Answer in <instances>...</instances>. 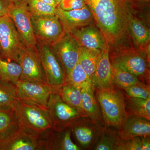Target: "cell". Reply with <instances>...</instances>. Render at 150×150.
Returning a JSON list of instances; mask_svg holds the SVG:
<instances>
[{
	"instance_id": "6da1fadb",
	"label": "cell",
	"mask_w": 150,
	"mask_h": 150,
	"mask_svg": "<svg viewBox=\"0 0 150 150\" xmlns=\"http://www.w3.org/2000/svg\"><path fill=\"white\" fill-rule=\"evenodd\" d=\"M84 1L107 41L109 51L134 47L129 28L131 12L126 0Z\"/></svg>"
},
{
	"instance_id": "7a4b0ae2",
	"label": "cell",
	"mask_w": 150,
	"mask_h": 150,
	"mask_svg": "<svg viewBox=\"0 0 150 150\" xmlns=\"http://www.w3.org/2000/svg\"><path fill=\"white\" fill-rule=\"evenodd\" d=\"M95 96L106 127L118 130L128 117L126 110L125 94L116 86L94 90Z\"/></svg>"
},
{
	"instance_id": "3957f363",
	"label": "cell",
	"mask_w": 150,
	"mask_h": 150,
	"mask_svg": "<svg viewBox=\"0 0 150 150\" xmlns=\"http://www.w3.org/2000/svg\"><path fill=\"white\" fill-rule=\"evenodd\" d=\"M13 108L20 127L40 135L52 128L47 108L30 100L18 98Z\"/></svg>"
},
{
	"instance_id": "277c9868",
	"label": "cell",
	"mask_w": 150,
	"mask_h": 150,
	"mask_svg": "<svg viewBox=\"0 0 150 150\" xmlns=\"http://www.w3.org/2000/svg\"><path fill=\"white\" fill-rule=\"evenodd\" d=\"M111 64L129 72L143 82H150V62L135 47L120 48L109 52Z\"/></svg>"
},
{
	"instance_id": "5b68a950",
	"label": "cell",
	"mask_w": 150,
	"mask_h": 150,
	"mask_svg": "<svg viewBox=\"0 0 150 150\" xmlns=\"http://www.w3.org/2000/svg\"><path fill=\"white\" fill-rule=\"evenodd\" d=\"M1 57L18 64L26 48L13 22L7 14L0 17Z\"/></svg>"
},
{
	"instance_id": "8992f818",
	"label": "cell",
	"mask_w": 150,
	"mask_h": 150,
	"mask_svg": "<svg viewBox=\"0 0 150 150\" xmlns=\"http://www.w3.org/2000/svg\"><path fill=\"white\" fill-rule=\"evenodd\" d=\"M47 108L51 118L52 128L57 131L69 128L79 118L85 116L79 110L64 102L58 91L54 92L50 95Z\"/></svg>"
},
{
	"instance_id": "52a82bcc",
	"label": "cell",
	"mask_w": 150,
	"mask_h": 150,
	"mask_svg": "<svg viewBox=\"0 0 150 150\" xmlns=\"http://www.w3.org/2000/svg\"><path fill=\"white\" fill-rule=\"evenodd\" d=\"M7 15L13 22L25 46L37 50L38 43L27 2H20L10 5L7 7Z\"/></svg>"
},
{
	"instance_id": "ba28073f",
	"label": "cell",
	"mask_w": 150,
	"mask_h": 150,
	"mask_svg": "<svg viewBox=\"0 0 150 150\" xmlns=\"http://www.w3.org/2000/svg\"><path fill=\"white\" fill-rule=\"evenodd\" d=\"M31 22L38 43L52 46L65 35L62 22L56 15L31 16Z\"/></svg>"
},
{
	"instance_id": "9c48e42d",
	"label": "cell",
	"mask_w": 150,
	"mask_h": 150,
	"mask_svg": "<svg viewBox=\"0 0 150 150\" xmlns=\"http://www.w3.org/2000/svg\"><path fill=\"white\" fill-rule=\"evenodd\" d=\"M105 127L85 115L75 121L69 128L76 140L82 147L92 149Z\"/></svg>"
},
{
	"instance_id": "30bf717a",
	"label": "cell",
	"mask_w": 150,
	"mask_h": 150,
	"mask_svg": "<svg viewBox=\"0 0 150 150\" xmlns=\"http://www.w3.org/2000/svg\"><path fill=\"white\" fill-rule=\"evenodd\" d=\"M37 50L48 83L54 87L59 88L65 83L66 80L61 62L51 46L38 43Z\"/></svg>"
},
{
	"instance_id": "8fae6325",
	"label": "cell",
	"mask_w": 150,
	"mask_h": 150,
	"mask_svg": "<svg viewBox=\"0 0 150 150\" xmlns=\"http://www.w3.org/2000/svg\"><path fill=\"white\" fill-rule=\"evenodd\" d=\"M18 64L21 69L20 79L50 85L37 50L26 47L20 57Z\"/></svg>"
},
{
	"instance_id": "7c38bea8",
	"label": "cell",
	"mask_w": 150,
	"mask_h": 150,
	"mask_svg": "<svg viewBox=\"0 0 150 150\" xmlns=\"http://www.w3.org/2000/svg\"><path fill=\"white\" fill-rule=\"evenodd\" d=\"M51 47L62 64L66 78L77 64L80 46L72 35L66 33Z\"/></svg>"
},
{
	"instance_id": "4fadbf2b",
	"label": "cell",
	"mask_w": 150,
	"mask_h": 150,
	"mask_svg": "<svg viewBox=\"0 0 150 150\" xmlns=\"http://www.w3.org/2000/svg\"><path fill=\"white\" fill-rule=\"evenodd\" d=\"M18 98L26 100L47 108L50 95L59 88L50 85L20 79L16 85Z\"/></svg>"
},
{
	"instance_id": "5bb4252c",
	"label": "cell",
	"mask_w": 150,
	"mask_h": 150,
	"mask_svg": "<svg viewBox=\"0 0 150 150\" xmlns=\"http://www.w3.org/2000/svg\"><path fill=\"white\" fill-rule=\"evenodd\" d=\"M70 128L62 131L48 129L40 135L37 150H80L71 139Z\"/></svg>"
},
{
	"instance_id": "9a60e30c",
	"label": "cell",
	"mask_w": 150,
	"mask_h": 150,
	"mask_svg": "<svg viewBox=\"0 0 150 150\" xmlns=\"http://www.w3.org/2000/svg\"><path fill=\"white\" fill-rule=\"evenodd\" d=\"M56 15L62 22L66 33L80 28L95 25L93 14L87 6L83 8L69 11L63 10L58 6Z\"/></svg>"
},
{
	"instance_id": "2e32d148",
	"label": "cell",
	"mask_w": 150,
	"mask_h": 150,
	"mask_svg": "<svg viewBox=\"0 0 150 150\" xmlns=\"http://www.w3.org/2000/svg\"><path fill=\"white\" fill-rule=\"evenodd\" d=\"M40 135L19 126L13 134L0 141V150H37Z\"/></svg>"
},
{
	"instance_id": "e0dca14e",
	"label": "cell",
	"mask_w": 150,
	"mask_h": 150,
	"mask_svg": "<svg viewBox=\"0 0 150 150\" xmlns=\"http://www.w3.org/2000/svg\"><path fill=\"white\" fill-rule=\"evenodd\" d=\"M129 28L134 47L141 51L150 62L149 25L131 13L129 17Z\"/></svg>"
},
{
	"instance_id": "ac0fdd59",
	"label": "cell",
	"mask_w": 150,
	"mask_h": 150,
	"mask_svg": "<svg viewBox=\"0 0 150 150\" xmlns=\"http://www.w3.org/2000/svg\"><path fill=\"white\" fill-rule=\"evenodd\" d=\"M91 81L94 90L107 88L115 85L112 79L108 46L101 50Z\"/></svg>"
},
{
	"instance_id": "d6986e66",
	"label": "cell",
	"mask_w": 150,
	"mask_h": 150,
	"mask_svg": "<svg viewBox=\"0 0 150 150\" xmlns=\"http://www.w3.org/2000/svg\"><path fill=\"white\" fill-rule=\"evenodd\" d=\"M69 33L81 47L102 50L108 46L102 33L95 25L74 30Z\"/></svg>"
},
{
	"instance_id": "ffe728a7",
	"label": "cell",
	"mask_w": 150,
	"mask_h": 150,
	"mask_svg": "<svg viewBox=\"0 0 150 150\" xmlns=\"http://www.w3.org/2000/svg\"><path fill=\"white\" fill-rule=\"evenodd\" d=\"M118 133L122 140H128L134 137L150 135V120L137 115L127 117Z\"/></svg>"
},
{
	"instance_id": "44dd1931",
	"label": "cell",
	"mask_w": 150,
	"mask_h": 150,
	"mask_svg": "<svg viewBox=\"0 0 150 150\" xmlns=\"http://www.w3.org/2000/svg\"><path fill=\"white\" fill-rule=\"evenodd\" d=\"M81 108L85 115L103 126H105L98 101L91 83L86 84L81 89Z\"/></svg>"
},
{
	"instance_id": "7402d4cb",
	"label": "cell",
	"mask_w": 150,
	"mask_h": 150,
	"mask_svg": "<svg viewBox=\"0 0 150 150\" xmlns=\"http://www.w3.org/2000/svg\"><path fill=\"white\" fill-rule=\"evenodd\" d=\"M19 123L13 108H0V141L16 131Z\"/></svg>"
},
{
	"instance_id": "603a6c76",
	"label": "cell",
	"mask_w": 150,
	"mask_h": 150,
	"mask_svg": "<svg viewBox=\"0 0 150 150\" xmlns=\"http://www.w3.org/2000/svg\"><path fill=\"white\" fill-rule=\"evenodd\" d=\"M101 50L80 47L78 63L91 80L96 67Z\"/></svg>"
},
{
	"instance_id": "cb8c5ba5",
	"label": "cell",
	"mask_w": 150,
	"mask_h": 150,
	"mask_svg": "<svg viewBox=\"0 0 150 150\" xmlns=\"http://www.w3.org/2000/svg\"><path fill=\"white\" fill-rule=\"evenodd\" d=\"M81 89L71 84L65 83L59 88L58 92L64 102L71 107L79 110L84 114L81 108Z\"/></svg>"
},
{
	"instance_id": "d4e9b609",
	"label": "cell",
	"mask_w": 150,
	"mask_h": 150,
	"mask_svg": "<svg viewBox=\"0 0 150 150\" xmlns=\"http://www.w3.org/2000/svg\"><path fill=\"white\" fill-rule=\"evenodd\" d=\"M125 105L128 116L137 115L150 120V98H134L125 95Z\"/></svg>"
},
{
	"instance_id": "484cf974",
	"label": "cell",
	"mask_w": 150,
	"mask_h": 150,
	"mask_svg": "<svg viewBox=\"0 0 150 150\" xmlns=\"http://www.w3.org/2000/svg\"><path fill=\"white\" fill-rule=\"evenodd\" d=\"M122 141L118 135L117 129L106 127L102 135L92 149L118 150Z\"/></svg>"
},
{
	"instance_id": "4316f807",
	"label": "cell",
	"mask_w": 150,
	"mask_h": 150,
	"mask_svg": "<svg viewBox=\"0 0 150 150\" xmlns=\"http://www.w3.org/2000/svg\"><path fill=\"white\" fill-rule=\"evenodd\" d=\"M21 74L19 64L0 58V81L16 85Z\"/></svg>"
},
{
	"instance_id": "83f0119b",
	"label": "cell",
	"mask_w": 150,
	"mask_h": 150,
	"mask_svg": "<svg viewBox=\"0 0 150 150\" xmlns=\"http://www.w3.org/2000/svg\"><path fill=\"white\" fill-rule=\"evenodd\" d=\"M111 70L113 83L116 86L122 89L144 83L140 81L136 76L112 64Z\"/></svg>"
},
{
	"instance_id": "f1b7e54d",
	"label": "cell",
	"mask_w": 150,
	"mask_h": 150,
	"mask_svg": "<svg viewBox=\"0 0 150 150\" xmlns=\"http://www.w3.org/2000/svg\"><path fill=\"white\" fill-rule=\"evenodd\" d=\"M18 98L16 85L0 81V108H13Z\"/></svg>"
},
{
	"instance_id": "f546056e",
	"label": "cell",
	"mask_w": 150,
	"mask_h": 150,
	"mask_svg": "<svg viewBox=\"0 0 150 150\" xmlns=\"http://www.w3.org/2000/svg\"><path fill=\"white\" fill-rule=\"evenodd\" d=\"M27 5L31 16L42 17L56 15V8L39 0H28Z\"/></svg>"
},
{
	"instance_id": "4dcf8cb0",
	"label": "cell",
	"mask_w": 150,
	"mask_h": 150,
	"mask_svg": "<svg viewBox=\"0 0 150 150\" xmlns=\"http://www.w3.org/2000/svg\"><path fill=\"white\" fill-rule=\"evenodd\" d=\"M65 83L71 84L81 89L85 85L91 81L83 69L77 63L66 77Z\"/></svg>"
},
{
	"instance_id": "1f68e13d",
	"label": "cell",
	"mask_w": 150,
	"mask_h": 150,
	"mask_svg": "<svg viewBox=\"0 0 150 150\" xmlns=\"http://www.w3.org/2000/svg\"><path fill=\"white\" fill-rule=\"evenodd\" d=\"M123 90L130 97L144 99L150 98V85L145 83L131 86Z\"/></svg>"
},
{
	"instance_id": "d6a6232c",
	"label": "cell",
	"mask_w": 150,
	"mask_h": 150,
	"mask_svg": "<svg viewBox=\"0 0 150 150\" xmlns=\"http://www.w3.org/2000/svg\"><path fill=\"white\" fill-rule=\"evenodd\" d=\"M130 7L131 13L149 14L150 0H126Z\"/></svg>"
},
{
	"instance_id": "836d02e7",
	"label": "cell",
	"mask_w": 150,
	"mask_h": 150,
	"mask_svg": "<svg viewBox=\"0 0 150 150\" xmlns=\"http://www.w3.org/2000/svg\"><path fill=\"white\" fill-rule=\"evenodd\" d=\"M118 150H142L141 137H135L128 140H122Z\"/></svg>"
},
{
	"instance_id": "e575fe53",
	"label": "cell",
	"mask_w": 150,
	"mask_h": 150,
	"mask_svg": "<svg viewBox=\"0 0 150 150\" xmlns=\"http://www.w3.org/2000/svg\"><path fill=\"white\" fill-rule=\"evenodd\" d=\"M86 6L84 0H62L58 5L60 8L66 11L83 8Z\"/></svg>"
},
{
	"instance_id": "d590c367",
	"label": "cell",
	"mask_w": 150,
	"mask_h": 150,
	"mask_svg": "<svg viewBox=\"0 0 150 150\" xmlns=\"http://www.w3.org/2000/svg\"><path fill=\"white\" fill-rule=\"evenodd\" d=\"M140 137L142 139V150H150V136H145Z\"/></svg>"
},
{
	"instance_id": "8d00e7d4",
	"label": "cell",
	"mask_w": 150,
	"mask_h": 150,
	"mask_svg": "<svg viewBox=\"0 0 150 150\" xmlns=\"http://www.w3.org/2000/svg\"><path fill=\"white\" fill-rule=\"evenodd\" d=\"M7 14V8L5 5L0 0V17Z\"/></svg>"
},
{
	"instance_id": "74e56055",
	"label": "cell",
	"mask_w": 150,
	"mask_h": 150,
	"mask_svg": "<svg viewBox=\"0 0 150 150\" xmlns=\"http://www.w3.org/2000/svg\"><path fill=\"white\" fill-rule=\"evenodd\" d=\"M7 8L10 5L14 3L20 2H27L28 0H1Z\"/></svg>"
},
{
	"instance_id": "f35d334b",
	"label": "cell",
	"mask_w": 150,
	"mask_h": 150,
	"mask_svg": "<svg viewBox=\"0 0 150 150\" xmlns=\"http://www.w3.org/2000/svg\"><path fill=\"white\" fill-rule=\"evenodd\" d=\"M39 1L46 3V4H48L56 8L58 6L56 0H39Z\"/></svg>"
},
{
	"instance_id": "ab89813d",
	"label": "cell",
	"mask_w": 150,
	"mask_h": 150,
	"mask_svg": "<svg viewBox=\"0 0 150 150\" xmlns=\"http://www.w3.org/2000/svg\"><path fill=\"white\" fill-rule=\"evenodd\" d=\"M62 1V0H56V3H57V5H58V6L59 5V3H60V2H61Z\"/></svg>"
},
{
	"instance_id": "60d3db41",
	"label": "cell",
	"mask_w": 150,
	"mask_h": 150,
	"mask_svg": "<svg viewBox=\"0 0 150 150\" xmlns=\"http://www.w3.org/2000/svg\"><path fill=\"white\" fill-rule=\"evenodd\" d=\"M0 58H1V46H0Z\"/></svg>"
}]
</instances>
